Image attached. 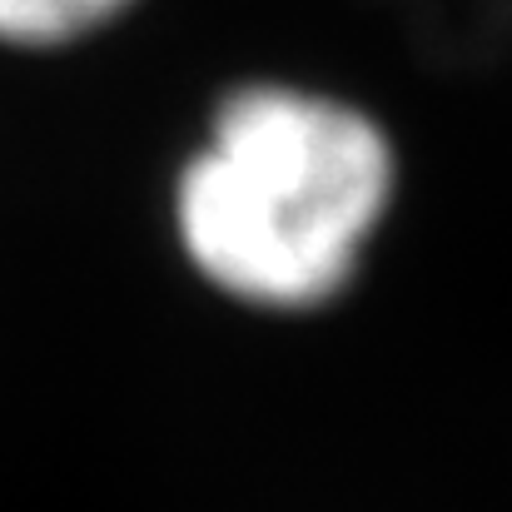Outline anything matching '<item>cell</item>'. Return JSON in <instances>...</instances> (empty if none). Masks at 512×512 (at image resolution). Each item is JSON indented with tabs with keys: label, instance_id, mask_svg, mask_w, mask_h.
Instances as JSON below:
<instances>
[{
	"label": "cell",
	"instance_id": "6da1fadb",
	"mask_svg": "<svg viewBox=\"0 0 512 512\" xmlns=\"http://www.w3.org/2000/svg\"><path fill=\"white\" fill-rule=\"evenodd\" d=\"M393 199V145L353 105L254 85L224 100L179 179V239L224 294L329 304Z\"/></svg>",
	"mask_w": 512,
	"mask_h": 512
},
{
	"label": "cell",
	"instance_id": "7a4b0ae2",
	"mask_svg": "<svg viewBox=\"0 0 512 512\" xmlns=\"http://www.w3.org/2000/svg\"><path fill=\"white\" fill-rule=\"evenodd\" d=\"M130 0H0V40L10 45H60L105 25Z\"/></svg>",
	"mask_w": 512,
	"mask_h": 512
}]
</instances>
